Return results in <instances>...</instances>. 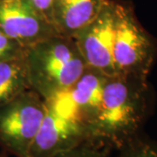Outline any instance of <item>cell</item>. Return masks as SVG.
<instances>
[{
  "label": "cell",
  "instance_id": "14",
  "mask_svg": "<svg viewBox=\"0 0 157 157\" xmlns=\"http://www.w3.org/2000/svg\"><path fill=\"white\" fill-rule=\"evenodd\" d=\"M36 11L52 23V11L55 0H26Z\"/></svg>",
  "mask_w": 157,
  "mask_h": 157
},
{
  "label": "cell",
  "instance_id": "9",
  "mask_svg": "<svg viewBox=\"0 0 157 157\" xmlns=\"http://www.w3.org/2000/svg\"><path fill=\"white\" fill-rule=\"evenodd\" d=\"M106 0H55L52 23L57 33L72 38L88 25L101 10Z\"/></svg>",
  "mask_w": 157,
  "mask_h": 157
},
{
  "label": "cell",
  "instance_id": "16",
  "mask_svg": "<svg viewBox=\"0 0 157 157\" xmlns=\"http://www.w3.org/2000/svg\"><path fill=\"white\" fill-rule=\"evenodd\" d=\"M1 1H4V0H0V2H1Z\"/></svg>",
  "mask_w": 157,
  "mask_h": 157
},
{
  "label": "cell",
  "instance_id": "15",
  "mask_svg": "<svg viewBox=\"0 0 157 157\" xmlns=\"http://www.w3.org/2000/svg\"><path fill=\"white\" fill-rule=\"evenodd\" d=\"M0 157H9V156L6 155V153H1V154H0Z\"/></svg>",
  "mask_w": 157,
  "mask_h": 157
},
{
  "label": "cell",
  "instance_id": "2",
  "mask_svg": "<svg viewBox=\"0 0 157 157\" xmlns=\"http://www.w3.org/2000/svg\"><path fill=\"white\" fill-rule=\"evenodd\" d=\"M29 84L45 101L67 92L86 70L72 38L55 35L25 48Z\"/></svg>",
  "mask_w": 157,
  "mask_h": 157
},
{
  "label": "cell",
  "instance_id": "8",
  "mask_svg": "<svg viewBox=\"0 0 157 157\" xmlns=\"http://www.w3.org/2000/svg\"><path fill=\"white\" fill-rule=\"evenodd\" d=\"M108 78L97 71L86 68L67 92L46 102L62 114L78 119L87 126L100 107Z\"/></svg>",
  "mask_w": 157,
  "mask_h": 157
},
{
  "label": "cell",
  "instance_id": "12",
  "mask_svg": "<svg viewBox=\"0 0 157 157\" xmlns=\"http://www.w3.org/2000/svg\"><path fill=\"white\" fill-rule=\"evenodd\" d=\"M111 148L94 141L84 143L67 151L57 154L52 157H110Z\"/></svg>",
  "mask_w": 157,
  "mask_h": 157
},
{
  "label": "cell",
  "instance_id": "1",
  "mask_svg": "<svg viewBox=\"0 0 157 157\" xmlns=\"http://www.w3.org/2000/svg\"><path fill=\"white\" fill-rule=\"evenodd\" d=\"M147 113V81L109 77L100 107L86 126L89 140L119 150L141 133Z\"/></svg>",
  "mask_w": 157,
  "mask_h": 157
},
{
  "label": "cell",
  "instance_id": "7",
  "mask_svg": "<svg viewBox=\"0 0 157 157\" xmlns=\"http://www.w3.org/2000/svg\"><path fill=\"white\" fill-rule=\"evenodd\" d=\"M0 30L25 48L59 34L26 0L0 2Z\"/></svg>",
  "mask_w": 157,
  "mask_h": 157
},
{
  "label": "cell",
  "instance_id": "13",
  "mask_svg": "<svg viewBox=\"0 0 157 157\" xmlns=\"http://www.w3.org/2000/svg\"><path fill=\"white\" fill-rule=\"evenodd\" d=\"M25 47L0 30V61L22 56L25 54Z\"/></svg>",
  "mask_w": 157,
  "mask_h": 157
},
{
  "label": "cell",
  "instance_id": "6",
  "mask_svg": "<svg viewBox=\"0 0 157 157\" xmlns=\"http://www.w3.org/2000/svg\"><path fill=\"white\" fill-rule=\"evenodd\" d=\"M46 112L29 151V157H52L89 140L86 126L66 116L46 102Z\"/></svg>",
  "mask_w": 157,
  "mask_h": 157
},
{
  "label": "cell",
  "instance_id": "5",
  "mask_svg": "<svg viewBox=\"0 0 157 157\" xmlns=\"http://www.w3.org/2000/svg\"><path fill=\"white\" fill-rule=\"evenodd\" d=\"M115 0H106L98 15L72 39L87 68L107 77L115 76L113 48Z\"/></svg>",
  "mask_w": 157,
  "mask_h": 157
},
{
  "label": "cell",
  "instance_id": "4",
  "mask_svg": "<svg viewBox=\"0 0 157 157\" xmlns=\"http://www.w3.org/2000/svg\"><path fill=\"white\" fill-rule=\"evenodd\" d=\"M45 112V101L33 89L0 106V146L5 152L29 157Z\"/></svg>",
  "mask_w": 157,
  "mask_h": 157
},
{
  "label": "cell",
  "instance_id": "11",
  "mask_svg": "<svg viewBox=\"0 0 157 157\" xmlns=\"http://www.w3.org/2000/svg\"><path fill=\"white\" fill-rule=\"evenodd\" d=\"M118 151L117 157H157V142L140 133Z\"/></svg>",
  "mask_w": 157,
  "mask_h": 157
},
{
  "label": "cell",
  "instance_id": "10",
  "mask_svg": "<svg viewBox=\"0 0 157 157\" xmlns=\"http://www.w3.org/2000/svg\"><path fill=\"white\" fill-rule=\"evenodd\" d=\"M29 89L25 54L0 61V106Z\"/></svg>",
  "mask_w": 157,
  "mask_h": 157
},
{
  "label": "cell",
  "instance_id": "3",
  "mask_svg": "<svg viewBox=\"0 0 157 157\" xmlns=\"http://www.w3.org/2000/svg\"><path fill=\"white\" fill-rule=\"evenodd\" d=\"M156 47L140 25L133 7L115 0L113 59L115 76L147 81Z\"/></svg>",
  "mask_w": 157,
  "mask_h": 157
}]
</instances>
